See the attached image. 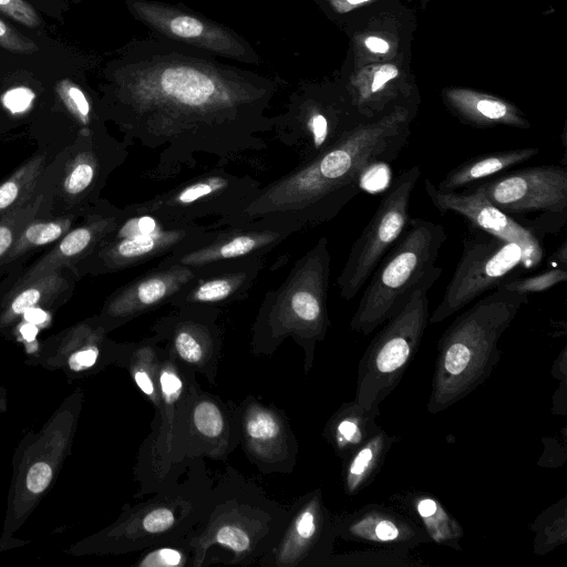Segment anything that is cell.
<instances>
[{"label":"cell","instance_id":"1","mask_svg":"<svg viewBox=\"0 0 567 567\" xmlns=\"http://www.w3.org/2000/svg\"><path fill=\"white\" fill-rule=\"evenodd\" d=\"M110 80L122 121L148 133L251 130L277 91L270 78L152 34L122 49Z\"/></svg>","mask_w":567,"mask_h":567},{"label":"cell","instance_id":"2","mask_svg":"<svg viewBox=\"0 0 567 567\" xmlns=\"http://www.w3.org/2000/svg\"><path fill=\"white\" fill-rule=\"evenodd\" d=\"M527 302V295L497 287L452 322L437 343L430 413L446 410L489 377L502 334Z\"/></svg>","mask_w":567,"mask_h":567},{"label":"cell","instance_id":"3","mask_svg":"<svg viewBox=\"0 0 567 567\" xmlns=\"http://www.w3.org/2000/svg\"><path fill=\"white\" fill-rule=\"evenodd\" d=\"M408 118L394 114L361 124L333 147L319 155L303 174V207L308 218H332L362 189L370 169L394 162L408 144Z\"/></svg>","mask_w":567,"mask_h":567},{"label":"cell","instance_id":"4","mask_svg":"<svg viewBox=\"0 0 567 567\" xmlns=\"http://www.w3.org/2000/svg\"><path fill=\"white\" fill-rule=\"evenodd\" d=\"M445 239L443 225L410 217L400 238L371 274L350 321L351 329L368 336L396 313L419 280L436 266Z\"/></svg>","mask_w":567,"mask_h":567},{"label":"cell","instance_id":"5","mask_svg":"<svg viewBox=\"0 0 567 567\" xmlns=\"http://www.w3.org/2000/svg\"><path fill=\"white\" fill-rule=\"evenodd\" d=\"M442 271L434 266L419 280L404 305L385 321L364 351L359 362L354 401L365 409H379L416 354L429 323V291Z\"/></svg>","mask_w":567,"mask_h":567},{"label":"cell","instance_id":"6","mask_svg":"<svg viewBox=\"0 0 567 567\" xmlns=\"http://www.w3.org/2000/svg\"><path fill=\"white\" fill-rule=\"evenodd\" d=\"M528 271L532 267L519 245L468 224L461 258L429 323L447 319L486 291Z\"/></svg>","mask_w":567,"mask_h":567},{"label":"cell","instance_id":"7","mask_svg":"<svg viewBox=\"0 0 567 567\" xmlns=\"http://www.w3.org/2000/svg\"><path fill=\"white\" fill-rule=\"evenodd\" d=\"M258 498L212 493L209 507L199 522L203 526L185 539L194 553L193 566L200 565L214 545L231 551L233 563L241 565L264 556L275 546L280 535L270 532V505L257 502Z\"/></svg>","mask_w":567,"mask_h":567},{"label":"cell","instance_id":"8","mask_svg":"<svg viewBox=\"0 0 567 567\" xmlns=\"http://www.w3.org/2000/svg\"><path fill=\"white\" fill-rule=\"evenodd\" d=\"M478 187L489 203L542 238L566 225V165L517 169Z\"/></svg>","mask_w":567,"mask_h":567},{"label":"cell","instance_id":"9","mask_svg":"<svg viewBox=\"0 0 567 567\" xmlns=\"http://www.w3.org/2000/svg\"><path fill=\"white\" fill-rule=\"evenodd\" d=\"M127 10L152 35L196 48L216 58L260 65L261 56L243 35L184 3L125 0Z\"/></svg>","mask_w":567,"mask_h":567},{"label":"cell","instance_id":"10","mask_svg":"<svg viewBox=\"0 0 567 567\" xmlns=\"http://www.w3.org/2000/svg\"><path fill=\"white\" fill-rule=\"evenodd\" d=\"M421 171L413 165L402 172L379 203L374 214L352 245L338 278L340 295L350 300L363 285L408 226L409 204Z\"/></svg>","mask_w":567,"mask_h":567},{"label":"cell","instance_id":"11","mask_svg":"<svg viewBox=\"0 0 567 567\" xmlns=\"http://www.w3.org/2000/svg\"><path fill=\"white\" fill-rule=\"evenodd\" d=\"M337 534V516L326 507L320 489L305 495L292 507L275 546L264 555L265 566L320 565L328 557Z\"/></svg>","mask_w":567,"mask_h":567},{"label":"cell","instance_id":"12","mask_svg":"<svg viewBox=\"0 0 567 567\" xmlns=\"http://www.w3.org/2000/svg\"><path fill=\"white\" fill-rule=\"evenodd\" d=\"M424 188L441 214L453 212L463 216L476 228L519 245L525 251L532 270L542 264L543 238L489 203L478 186L471 193L442 192L426 178Z\"/></svg>","mask_w":567,"mask_h":567},{"label":"cell","instance_id":"13","mask_svg":"<svg viewBox=\"0 0 567 567\" xmlns=\"http://www.w3.org/2000/svg\"><path fill=\"white\" fill-rule=\"evenodd\" d=\"M235 416L239 441L260 471H288L295 464L297 442L278 410L248 400Z\"/></svg>","mask_w":567,"mask_h":567},{"label":"cell","instance_id":"14","mask_svg":"<svg viewBox=\"0 0 567 567\" xmlns=\"http://www.w3.org/2000/svg\"><path fill=\"white\" fill-rule=\"evenodd\" d=\"M337 534L349 542L379 545L406 551L431 542L426 533L408 515L380 504H368L337 516Z\"/></svg>","mask_w":567,"mask_h":567},{"label":"cell","instance_id":"15","mask_svg":"<svg viewBox=\"0 0 567 567\" xmlns=\"http://www.w3.org/2000/svg\"><path fill=\"white\" fill-rule=\"evenodd\" d=\"M326 240H321L306 266L305 285L292 293L290 301L293 334L299 337L306 351L305 370L312 365L317 341L324 338L329 319L326 296L329 276V254Z\"/></svg>","mask_w":567,"mask_h":567},{"label":"cell","instance_id":"16","mask_svg":"<svg viewBox=\"0 0 567 567\" xmlns=\"http://www.w3.org/2000/svg\"><path fill=\"white\" fill-rule=\"evenodd\" d=\"M114 217L87 213L83 221L70 229L45 255L37 259L8 286L10 292L60 267H74L84 259L115 226Z\"/></svg>","mask_w":567,"mask_h":567},{"label":"cell","instance_id":"17","mask_svg":"<svg viewBox=\"0 0 567 567\" xmlns=\"http://www.w3.org/2000/svg\"><path fill=\"white\" fill-rule=\"evenodd\" d=\"M190 437L185 443H195L194 452L215 458H224L239 442L235 414L216 398L204 394L197 386L192 394L186 412Z\"/></svg>","mask_w":567,"mask_h":567},{"label":"cell","instance_id":"18","mask_svg":"<svg viewBox=\"0 0 567 567\" xmlns=\"http://www.w3.org/2000/svg\"><path fill=\"white\" fill-rule=\"evenodd\" d=\"M195 374L178 363L166 350L162 351L158 368V391L161 409L157 412L161 423L155 440V458L164 464L172 463L174 432L183 410L197 388Z\"/></svg>","mask_w":567,"mask_h":567},{"label":"cell","instance_id":"19","mask_svg":"<svg viewBox=\"0 0 567 567\" xmlns=\"http://www.w3.org/2000/svg\"><path fill=\"white\" fill-rule=\"evenodd\" d=\"M392 506L411 517L429 536L430 540L461 549L464 530L443 504L432 494L422 491H406L393 494Z\"/></svg>","mask_w":567,"mask_h":567},{"label":"cell","instance_id":"20","mask_svg":"<svg viewBox=\"0 0 567 567\" xmlns=\"http://www.w3.org/2000/svg\"><path fill=\"white\" fill-rule=\"evenodd\" d=\"M163 338L167 340L166 352L178 363L215 383L220 350L217 334L199 323L183 321Z\"/></svg>","mask_w":567,"mask_h":567},{"label":"cell","instance_id":"21","mask_svg":"<svg viewBox=\"0 0 567 567\" xmlns=\"http://www.w3.org/2000/svg\"><path fill=\"white\" fill-rule=\"evenodd\" d=\"M53 215L84 208L80 205L82 196L89 190L97 174V159L92 151L74 146L71 154L64 151L58 157Z\"/></svg>","mask_w":567,"mask_h":567},{"label":"cell","instance_id":"22","mask_svg":"<svg viewBox=\"0 0 567 567\" xmlns=\"http://www.w3.org/2000/svg\"><path fill=\"white\" fill-rule=\"evenodd\" d=\"M380 409L368 410L357 401L343 403L326 424L323 436L343 461L380 426L375 423Z\"/></svg>","mask_w":567,"mask_h":567},{"label":"cell","instance_id":"23","mask_svg":"<svg viewBox=\"0 0 567 567\" xmlns=\"http://www.w3.org/2000/svg\"><path fill=\"white\" fill-rule=\"evenodd\" d=\"M56 169L58 158L49 164L32 197L0 219V266L20 234L32 220L53 215Z\"/></svg>","mask_w":567,"mask_h":567},{"label":"cell","instance_id":"24","mask_svg":"<svg viewBox=\"0 0 567 567\" xmlns=\"http://www.w3.org/2000/svg\"><path fill=\"white\" fill-rule=\"evenodd\" d=\"M538 153V147L530 146L477 155L450 171L436 188L442 192L457 190L465 185L524 163Z\"/></svg>","mask_w":567,"mask_h":567},{"label":"cell","instance_id":"25","mask_svg":"<svg viewBox=\"0 0 567 567\" xmlns=\"http://www.w3.org/2000/svg\"><path fill=\"white\" fill-rule=\"evenodd\" d=\"M395 437L380 427L360 447L343 460L342 482L349 496L364 489L380 472Z\"/></svg>","mask_w":567,"mask_h":567},{"label":"cell","instance_id":"26","mask_svg":"<svg viewBox=\"0 0 567 567\" xmlns=\"http://www.w3.org/2000/svg\"><path fill=\"white\" fill-rule=\"evenodd\" d=\"M76 271L63 266L8 292L6 317L19 316L73 291Z\"/></svg>","mask_w":567,"mask_h":567},{"label":"cell","instance_id":"27","mask_svg":"<svg viewBox=\"0 0 567 567\" xmlns=\"http://www.w3.org/2000/svg\"><path fill=\"white\" fill-rule=\"evenodd\" d=\"M287 117L297 121L306 128L311 137L315 158L333 147L358 127L332 122L329 114L311 104L302 93L291 94Z\"/></svg>","mask_w":567,"mask_h":567},{"label":"cell","instance_id":"28","mask_svg":"<svg viewBox=\"0 0 567 567\" xmlns=\"http://www.w3.org/2000/svg\"><path fill=\"white\" fill-rule=\"evenodd\" d=\"M89 212L87 208H76L59 215L35 218L20 234L16 244L3 258L0 268L9 266L41 246L60 239Z\"/></svg>","mask_w":567,"mask_h":567},{"label":"cell","instance_id":"29","mask_svg":"<svg viewBox=\"0 0 567 567\" xmlns=\"http://www.w3.org/2000/svg\"><path fill=\"white\" fill-rule=\"evenodd\" d=\"M45 153H38L0 184V219L32 197L49 166Z\"/></svg>","mask_w":567,"mask_h":567},{"label":"cell","instance_id":"30","mask_svg":"<svg viewBox=\"0 0 567 567\" xmlns=\"http://www.w3.org/2000/svg\"><path fill=\"white\" fill-rule=\"evenodd\" d=\"M163 349L152 342H144L131 359V374L142 393L152 402L156 413L161 409L158 391V368Z\"/></svg>","mask_w":567,"mask_h":567},{"label":"cell","instance_id":"31","mask_svg":"<svg viewBox=\"0 0 567 567\" xmlns=\"http://www.w3.org/2000/svg\"><path fill=\"white\" fill-rule=\"evenodd\" d=\"M535 533L534 551L544 555L567 540L566 497L553 504L537 516L532 525Z\"/></svg>","mask_w":567,"mask_h":567},{"label":"cell","instance_id":"32","mask_svg":"<svg viewBox=\"0 0 567 567\" xmlns=\"http://www.w3.org/2000/svg\"><path fill=\"white\" fill-rule=\"evenodd\" d=\"M169 285L164 278L154 277L141 281L132 291H125L113 300L110 312L127 316L157 303L168 295Z\"/></svg>","mask_w":567,"mask_h":567},{"label":"cell","instance_id":"33","mask_svg":"<svg viewBox=\"0 0 567 567\" xmlns=\"http://www.w3.org/2000/svg\"><path fill=\"white\" fill-rule=\"evenodd\" d=\"M566 279L567 268L554 266L534 276L511 278L498 287L527 295L548 290L555 285L566 281Z\"/></svg>","mask_w":567,"mask_h":567},{"label":"cell","instance_id":"34","mask_svg":"<svg viewBox=\"0 0 567 567\" xmlns=\"http://www.w3.org/2000/svg\"><path fill=\"white\" fill-rule=\"evenodd\" d=\"M182 540V539H181ZM177 540L174 545H165L148 550L137 563L140 567H185L189 563L192 548L186 543L184 547L178 546Z\"/></svg>","mask_w":567,"mask_h":567},{"label":"cell","instance_id":"35","mask_svg":"<svg viewBox=\"0 0 567 567\" xmlns=\"http://www.w3.org/2000/svg\"><path fill=\"white\" fill-rule=\"evenodd\" d=\"M59 92L70 110L74 112L82 121L87 122L91 107L83 91L76 85L65 81L61 83Z\"/></svg>","mask_w":567,"mask_h":567},{"label":"cell","instance_id":"36","mask_svg":"<svg viewBox=\"0 0 567 567\" xmlns=\"http://www.w3.org/2000/svg\"><path fill=\"white\" fill-rule=\"evenodd\" d=\"M0 10L28 27L39 24V17L23 0H0Z\"/></svg>","mask_w":567,"mask_h":567},{"label":"cell","instance_id":"37","mask_svg":"<svg viewBox=\"0 0 567 567\" xmlns=\"http://www.w3.org/2000/svg\"><path fill=\"white\" fill-rule=\"evenodd\" d=\"M233 290L231 284L226 279H213L197 288L194 299L197 301L213 302L227 298Z\"/></svg>","mask_w":567,"mask_h":567},{"label":"cell","instance_id":"38","mask_svg":"<svg viewBox=\"0 0 567 567\" xmlns=\"http://www.w3.org/2000/svg\"><path fill=\"white\" fill-rule=\"evenodd\" d=\"M257 245V240L251 236H238L233 238L227 244H224L216 251L212 252V256L206 260L215 258H231L245 255L251 251Z\"/></svg>","mask_w":567,"mask_h":567},{"label":"cell","instance_id":"39","mask_svg":"<svg viewBox=\"0 0 567 567\" xmlns=\"http://www.w3.org/2000/svg\"><path fill=\"white\" fill-rule=\"evenodd\" d=\"M52 478V468L45 462L34 463L27 475V488L33 493H42L50 484Z\"/></svg>","mask_w":567,"mask_h":567},{"label":"cell","instance_id":"40","mask_svg":"<svg viewBox=\"0 0 567 567\" xmlns=\"http://www.w3.org/2000/svg\"><path fill=\"white\" fill-rule=\"evenodd\" d=\"M34 93L25 86L13 87L2 96L3 105L13 113L24 112L31 105Z\"/></svg>","mask_w":567,"mask_h":567},{"label":"cell","instance_id":"41","mask_svg":"<svg viewBox=\"0 0 567 567\" xmlns=\"http://www.w3.org/2000/svg\"><path fill=\"white\" fill-rule=\"evenodd\" d=\"M214 186L209 182L196 183L185 188L178 196L177 200L182 204L194 203L199 198L210 194Z\"/></svg>","mask_w":567,"mask_h":567},{"label":"cell","instance_id":"42","mask_svg":"<svg viewBox=\"0 0 567 567\" xmlns=\"http://www.w3.org/2000/svg\"><path fill=\"white\" fill-rule=\"evenodd\" d=\"M97 355L99 350L95 347L85 348L70 358V367L76 371L90 368L96 362Z\"/></svg>","mask_w":567,"mask_h":567},{"label":"cell","instance_id":"43","mask_svg":"<svg viewBox=\"0 0 567 567\" xmlns=\"http://www.w3.org/2000/svg\"><path fill=\"white\" fill-rule=\"evenodd\" d=\"M398 69L392 64L382 65L379 71L374 74L370 91L371 93H377L380 91L384 84L394 79L398 75Z\"/></svg>","mask_w":567,"mask_h":567},{"label":"cell","instance_id":"44","mask_svg":"<svg viewBox=\"0 0 567 567\" xmlns=\"http://www.w3.org/2000/svg\"><path fill=\"white\" fill-rule=\"evenodd\" d=\"M549 267L567 268V243L564 241L560 247L548 259Z\"/></svg>","mask_w":567,"mask_h":567},{"label":"cell","instance_id":"45","mask_svg":"<svg viewBox=\"0 0 567 567\" xmlns=\"http://www.w3.org/2000/svg\"><path fill=\"white\" fill-rule=\"evenodd\" d=\"M365 45L373 52L385 53L389 50V44L381 38L369 37L365 40Z\"/></svg>","mask_w":567,"mask_h":567},{"label":"cell","instance_id":"46","mask_svg":"<svg viewBox=\"0 0 567 567\" xmlns=\"http://www.w3.org/2000/svg\"><path fill=\"white\" fill-rule=\"evenodd\" d=\"M24 315L25 319L33 324L41 323L45 320V313L38 308L30 309L24 312Z\"/></svg>","mask_w":567,"mask_h":567},{"label":"cell","instance_id":"47","mask_svg":"<svg viewBox=\"0 0 567 567\" xmlns=\"http://www.w3.org/2000/svg\"><path fill=\"white\" fill-rule=\"evenodd\" d=\"M20 331L25 340L32 341L34 339L38 330L33 323H28V324H24Z\"/></svg>","mask_w":567,"mask_h":567},{"label":"cell","instance_id":"48","mask_svg":"<svg viewBox=\"0 0 567 567\" xmlns=\"http://www.w3.org/2000/svg\"><path fill=\"white\" fill-rule=\"evenodd\" d=\"M8 35L7 24L0 20V39H3Z\"/></svg>","mask_w":567,"mask_h":567},{"label":"cell","instance_id":"49","mask_svg":"<svg viewBox=\"0 0 567 567\" xmlns=\"http://www.w3.org/2000/svg\"><path fill=\"white\" fill-rule=\"evenodd\" d=\"M348 3L350 4H359V3H362V2H367L369 0H346Z\"/></svg>","mask_w":567,"mask_h":567}]
</instances>
